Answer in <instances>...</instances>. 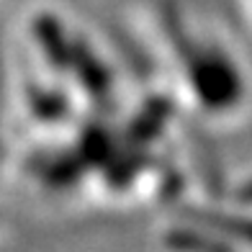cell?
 <instances>
[{
    "label": "cell",
    "instance_id": "1",
    "mask_svg": "<svg viewBox=\"0 0 252 252\" xmlns=\"http://www.w3.org/2000/svg\"><path fill=\"white\" fill-rule=\"evenodd\" d=\"M131 24L152 77L173 106L209 121L237 116L247 93L226 41L178 13L167 0H136Z\"/></svg>",
    "mask_w": 252,
    "mask_h": 252
},
{
    "label": "cell",
    "instance_id": "2",
    "mask_svg": "<svg viewBox=\"0 0 252 252\" xmlns=\"http://www.w3.org/2000/svg\"><path fill=\"white\" fill-rule=\"evenodd\" d=\"M234 3V8H237V13H239V18H242V24L250 29V33H252V0H232Z\"/></svg>",
    "mask_w": 252,
    "mask_h": 252
}]
</instances>
